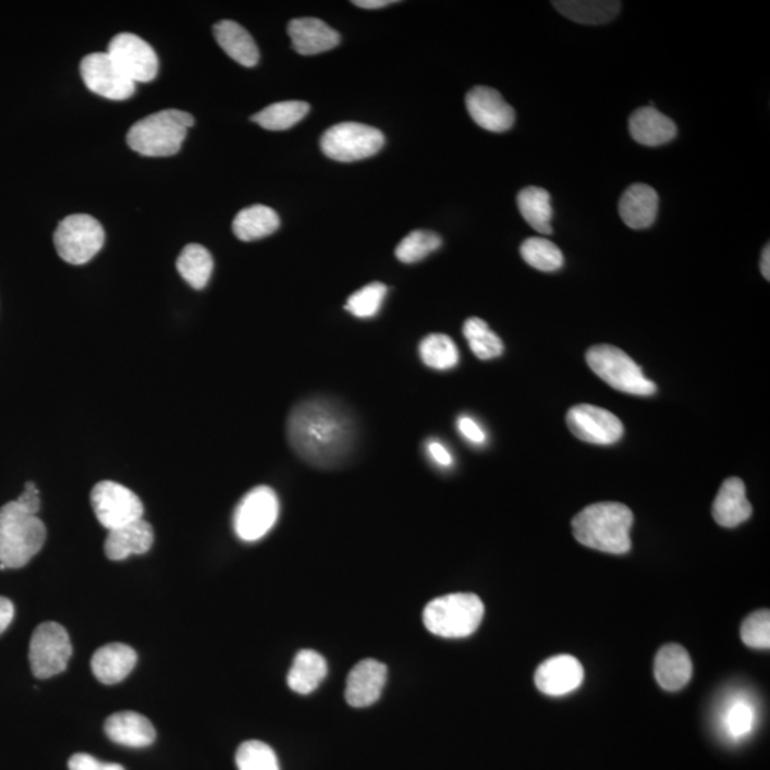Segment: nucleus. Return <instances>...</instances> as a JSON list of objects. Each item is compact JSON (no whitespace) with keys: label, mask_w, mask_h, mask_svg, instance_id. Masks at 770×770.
I'll use <instances>...</instances> for the list:
<instances>
[{"label":"nucleus","mask_w":770,"mask_h":770,"mask_svg":"<svg viewBox=\"0 0 770 770\" xmlns=\"http://www.w3.org/2000/svg\"><path fill=\"white\" fill-rule=\"evenodd\" d=\"M288 436L294 453L318 468H334L352 456L356 426L339 404L326 399L303 401L293 408Z\"/></svg>","instance_id":"1"},{"label":"nucleus","mask_w":770,"mask_h":770,"mask_svg":"<svg viewBox=\"0 0 770 770\" xmlns=\"http://www.w3.org/2000/svg\"><path fill=\"white\" fill-rule=\"evenodd\" d=\"M634 514L620 502H598L580 511L573 520L576 541L592 550L615 553L630 552V531Z\"/></svg>","instance_id":"2"},{"label":"nucleus","mask_w":770,"mask_h":770,"mask_svg":"<svg viewBox=\"0 0 770 770\" xmlns=\"http://www.w3.org/2000/svg\"><path fill=\"white\" fill-rule=\"evenodd\" d=\"M195 124L191 113L166 109L138 120L127 133V145L146 158H169L176 155L188 129Z\"/></svg>","instance_id":"3"},{"label":"nucleus","mask_w":770,"mask_h":770,"mask_svg":"<svg viewBox=\"0 0 770 770\" xmlns=\"http://www.w3.org/2000/svg\"><path fill=\"white\" fill-rule=\"evenodd\" d=\"M45 524L38 515L26 513L16 501L0 509V564L22 569L44 547Z\"/></svg>","instance_id":"4"},{"label":"nucleus","mask_w":770,"mask_h":770,"mask_svg":"<svg viewBox=\"0 0 770 770\" xmlns=\"http://www.w3.org/2000/svg\"><path fill=\"white\" fill-rule=\"evenodd\" d=\"M484 603L474 594H450L432 599L423 613V621L431 634L442 638H465L481 625Z\"/></svg>","instance_id":"5"},{"label":"nucleus","mask_w":770,"mask_h":770,"mask_svg":"<svg viewBox=\"0 0 770 770\" xmlns=\"http://www.w3.org/2000/svg\"><path fill=\"white\" fill-rule=\"evenodd\" d=\"M587 363L612 389L633 395H652L657 386L644 376L643 368L628 354L613 345H595L588 350Z\"/></svg>","instance_id":"6"},{"label":"nucleus","mask_w":770,"mask_h":770,"mask_svg":"<svg viewBox=\"0 0 770 770\" xmlns=\"http://www.w3.org/2000/svg\"><path fill=\"white\" fill-rule=\"evenodd\" d=\"M384 143V135L378 129L363 123L344 122L326 131L320 146L327 158L352 163L372 158Z\"/></svg>","instance_id":"7"},{"label":"nucleus","mask_w":770,"mask_h":770,"mask_svg":"<svg viewBox=\"0 0 770 770\" xmlns=\"http://www.w3.org/2000/svg\"><path fill=\"white\" fill-rule=\"evenodd\" d=\"M60 258L69 265L82 266L90 261L105 244V230L89 215H72L60 221L53 236Z\"/></svg>","instance_id":"8"},{"label":"nucleus","mask_w":770,"mask_h":770,"mask_svg":"<svg viewBox=\"0 0 770 770\" xmlns=\"http://www.w3.org/2000/svg\"><path fill=\"white\" fill-rule=\"evenodd\" d=\"M279 513V498L271 488H253L234 511V533L244 542H256L271 531Z\"/></svg>","instance_id":"9"},{"label":"nucleus","mask_w":770,"mask_h":770,"mask_svg":"<svg viewBox=\"0 0 770 770\" xmlns=\"http://www.w3.org/2000/svg\"><path fill=\"white\" fill-rule=\"evenodd\" d=\"M68 631L57 622H45L35 630L29 647L32 672L38 680H49L66 670L72 657Z\"/></svg>","instance_id":"10"},{"label":"nucleus","mask_w":770,"mask_h":770,"mask_svg":"<svg viewBox=\"0 0 770 770\" xmlns=\"http://www.w3.org/2000/svg\"><path fill=\"white\" fill-rule=\"evenodd\" d=\"M96 518L108 531L142 520L145 514L140 498L122 484L101 481L90 494Z\"/></svg>","instance_id":"11"},{"label":"nucleus","mask_w":770,"mask_h":770,"mask_svg":"<svg viewBox=\"0 0 770 770\" xmlns=\"http://www.w3.org/2000/svg\"><path fill=\"white\" fill-rule=\"evenodd\" d=\"M81 75L87 89L109 100H126L136 91V83L129 80L108 52L87 54L81 63Z\"/></svg>","instance_id":"12"},{"label":"nucleus","mask_w":770,"mask_h":770,"mask_svg":"<svg viewBox=\"0 0 770 770\" xmlns=\"http://www.w3.org/2000/svg\"><path fill=\"white\" fill-rule=\"evenodd\" d=\"M108 54L120 71L135 83H149L159 72V59L146 40L133 34H120L110 40Z\"/></svg>","instance_id":"13"},{"label":"nucleus","mask_w":770,"mask_h":770,"mask_svg":"<svg viewBox=\"0 0 770 770\" xmlns=\"http://www.w3.org/2000/svg\"><path fill=\"white\" fill-rule=\"evenodd\" d=\"M570 431L589 444L611 445L624 436V424L608 410L579 404L566 414Z\"/></svg>","instance_id":"14"},{"label":"nucleus","mask_w":770,"mask_h":770,"mask_svg":"<svg viewBox=\"0 0 770 770\" xmlns=\"http://www.w3.org/2000/svg\"><path fill=\"white\" fill-rule=\"evenodd\" d=\"M465 105L474 122L488 132L504 133L514 126L513 106L506 103L500 91L492 87H473L465 98Z\"/></svg>","instance_id":"15"},{"label":"nucleus","mask_w":770,"mask_h":770,"mask_svg":"<svg viewBox=\"0 0 770 770\" xmlns=\"http://www.w3.org/2000/svg\"><path fill=\"white\" fill-rule=\"evenodd\" d=\"M584 681V668L571 655L547 659L535 672V685L542 694L564 696L578 689Z\"/></svg>","instance_id":"16"},{"label":"nucleus","mask_w":770,"mask_h":770,"mask_svg":"<svg viewBox=\"0 0 770 770\" xmlns=\"http://www.w3.org/2000/svg\"><path fill=\"white\" fill-rule=\"evenodd\" d=\"M387 667L376 659H364L353 668L345 685V699L354 708L376 704L384 689Z\"/></svg>","instance_id":"17"},{"label":"nucleus","mask_w":770,"mask_h":770,"mask_svg":"<svg viewBox=\"0 0 770 770\" xmlns=\"http://www.w3.org/2000/svg\"><path fill=\"white\" fill-rule=\"evenodd\" d=\"M294 50L303 57L329 52L340 45V34L317 17H298L289 23Z\"/></svg>","instance_id":"18"},{"label":"nucleus","mask_w":770,"mask_h":770,"mask_svg":"<svg viewBox=\"0 0 770 770\" xmlns=\"http://www.w3.org/2000/svg\"><path fill=\"white\" fill-rule=\"evenodd\" d=\"M154 542V528L142 518L109 531L105 542V552L109 560L123 561L131 555L146 553Z\"/></svg>","instance_id":"19"},{"label":"nucleus","mask_w":770,"mask_h":770,"mask_svg":"<svg viewBox=\"0 0 770 770\" xmlns=\"http://www.w3.org/2000/svg\"><path fill=\"white\" fill-rule=\"evenodd\" d=\"M105 732L114 744L127 748H146L156 740L155 726L149 719L131 711L114 713L106 719Z\"/></svg>","instance_id":"20"},{"label":"nucleus","mask_w":770,"mask_h":770,"mask_svg":"<svg viewBox=\"0 0 770 770\" xmlns=\"http://www.w3.org/2000/svg\"><path fill=\"white\" fill-rule=\"evenodd\" d=\"M658 209V193L648 184H633L620 200L621 219L634 230L651 228L657 220Z\"/></svg>","instance_id":"21"},{"label":"nucleus","mask_w":770,"mask_h":770,"mask_svg":"<svg viewBox=\"0 0 770 770\" xmlns=\"http://www.w3.org/2000/svg\"><path fill=\"white\" fill-rule=\"evenodd\" d=\"M712 514L717 524L725 528H735L750 518L751 505L741 478H728L722 484L714 498Z\"/></svg>","instance_id":"22"},{"label":"nucleus","mask_w":770,"mask_h":770,"mask_svg":"<svg viewBox=\"0 0 770 770\" xmlns=\"http://www.w3.org/2000/svg\"><path fill=\"white\" fill-rule=\"evenodd\" d=\"M137 653L124 644L105 645L91 658V671L105 685L119 684L135 670Z\"/></svg>","instance_id":"23"},{"label":"nucleus","mask_w":770,"mask_h":770,"mask_svg":"<svg viewBox=\"0 0 770 770\" xmlns=\"http://www.w3.org/2000/svg\"><path fill=\"white\" fill-rule=\"evenodd\" d=\"M630 132L636 143L643 146L657 147L667 145L676 137L677 129L673 120L648 106L635 110L630 118Z\"/></svg>","instance_id":"24"},{"label":"nucleus","mask_w":770,"mask_h":770,"mask_svg":"<svg viewBox=\"0 0 770 770\" xmlns=\"http://www.w3.org/2000/svg\"><path fill=\"white\" fill-rule=\"evenodd\" d=\"M692 672V659L681 645H667L655 659V677L662 689L675 692L684 688L690 681Z\"/></svg>","instance_id":"25"},{"label":"nucleus","mask_w":770,"mask_h":770,"mask_svg":"<svg viewBox=\"0 0 770 770\" xmlns=\"http://www.w3.org/2000/svg\"><path fill=\"white\" fill-rule=\"evenodd\" d=\"M216 40L220 48L246 68H255L260 59V52L253 36L242 25L234 21H220L213 27Z\"/></svg>","instance_id":"26"},{"label":"nucleus","mask_w":770,"mask_h":770,"mask_svg":"<svg viewBox=\"0 0 770 770\" xmlns=\"http://www.w3.org/2000/svg\"><path fill=\"white\" fill-rule=\"evenodd\" d=\"M327 672L329 668L320 653L311 649H303L294 658L292 670L288 675V684L290 689L297 694L308 695L326 680Z\"/></svg>","instance_id":"27"},{"label":"nucleus","mask_w":770,"mask_h":770,"mask_svg":"<svg viewBox=\"0 0 770 770\" xmlns=\"http://www.w3.org/2000/svg\"><path fill=\"white\" fill-rule=\"evenodd\" d=\"M280 228V218L270 207L256 205L239 211L233 221V232L242 242L271 236Z\"/></svg>","instance_id":"28"},{"label":"nucleus","mask_w":770,"mask_h":770,"mask_svg":"<svg viewBox=\"0 0 770 770\" xmlns=\"http://www.w3.org/2000/svg\"><path fill=\"white\" fill-rule=\"evenodd\" d=\"M557 11L583 25H603L620 13L621 2L613 0H561L552 2Z\"/></svg>","instance_id":"29"},{"label":"nucleus","mask_w":770,"mask_h":770,"mask_svg":"<svg viewBox=\"0 0 770 770\" xmlns=\"http://www.w3.org/2000/svg\"><path fill=\"white\" fill-rule=\"evenodd\" d=\"M521 216L535 232L551 234L552 206L550 193L542 187L523 188L516 197Z\"/></svg>","instance_id":"30"},{"label":"nucleus","mask_w":770,"mask_h":770,"mask_svg":"<svg viewBox=\"0 0 770 770\" xmlns=\"http://www.w3.org/2000/svg\"><path fill=\"white\" fill-rule=\"evenodd\" d=\"M180 276L195 290H203L213 274V257L200 244H187L176 261Z\"/></svg>","instance_id":"31"},{"label":"nucleus","mask_w":770,"mask_h":770,"mask_svg":"<svg viewBox=\"0 0 770 770\" xmlns=\"http://www.w3.org/2000/svg\"><path fill=\"white\" fill-rule=\"evenodd\" d=\"M308 112H310V105L306 103V101H280V103L267 106V108L256 113L252 120L258 126L266 129V131L283 132L296 126L297 123L307 117Z\"/></svg>","instance_id":"32"},{"label":"nucleus","mask_w":770,"mask_h":770,"mask_svg":"<svg viewBox=\"0 0 770 770\" xmlns=\"http://www.w3.org/2000/svg\"><path fill=\"white\" fill-rule=\"evenodd\" d=\"M463 333L469 349L479 359H492L504 353V344L500 337L490 329L486 321L478 317L465 321Z\"/></svg>","instance_id":"33"},{"label":"nucleus","mask_w":770,"mask_h":770,"mask_svg":"<svg viewBox=\"0 0 770 770\" xmlns=\"http://www.w3.org/2000/svg\"><path fill=\"white\" fill-rule=\"evenodd\" d=\"M419 356L426 366L445 371L459 364L460 353L453 340L444 334H431L419 344Z\"/></svg>","instance_id":"34"},{"label":"nucleus","mask_w":770,"mask_h":770,"mask_svg":"<svg viewBox=\"0 0 770 770\" xmlns=\"http://www.w3.org/2000/svg\"><path fill=\"white\" fill-rule=\"evenodd\" d=\"M521 256L527 265L539 271H546V273L560 270L564 266V255H562L560 247L547 239L525 240L521 244Z\"/></svg>","instance_id":"35"},{"label":"nucleus","mask_w":770,"mask_h":770,"mask_svg":"<svg viewBox=\"0 0 770 770\" xmlns=\"http://www.w3.org/2000/svg\"><path fill=\"white\" fill-rule=\"evenodd\" d=\"M442 239L427 230H415L407 234L395 248V256L401 262H417L441 247Z\"/></svg>","instance_id":"36"},{"label":"nucleus","mask_w":770,"mask_h":770,"mask_svg":"<svg viewBox=\"0 0 770 770\" xmlns=\"http://www.w3.org/2000/svg\"><path fill=\"white\" fill-rule=\"evenodd\" d=\"M236 765L239 770H280L276 751L261 741H247L240 745Z\"/></svg>","instance_id":"37"},{"label":"nucleus","mask_w":770,"mask_h":770,"mask_svg":"<svg viewBox=\"0 0 770 770\" xmlns=\"http://www.w3.org/2000/svg\"><path fill=\"white\" fill-rule=\"evenodd\" d=\"M386 296V285L376 281V283L368 284L350 296L347 304H345V310L358 318L375 317L380 311Z\"/></svg>","instance_id":"38"},{"label":"nucleus","mask_w":770,"mask_h":770,"mask_svg":"<svg viewBox=\"0 0 770 770\" xmlns=\"http://www.w3.org/2000/svg\"><path fill=\"white\" fill-rule=\"evenodd\" d=\"M742 640L749 648L769 649L770 612L768 610L751 613L741 628Z\"/></svg>","instance_id":"39"},{"label":"nucleus","mask_w":770,"mask_h":770,"mask_svg":"<svg viewBox=\"0 0 770 770\" xmlns=\"http://www.w3.org/2000/svg\"><path fill=\"white\" fill-rule=\"evenodd\" d=\"M755 711L749 704L735 702L728 709L725 725L728 732L735 740L748 735L754 730Z\"/></svg>","instance_id":"40"},{"label":"nucleus","mask_w":770,"mask_h":770,"mask_svg":"<svg viewBox=\"0 0 770 770\" xmlns=\"http://www.w3.org/2000/svg\"><path fill=\"white\" fill-rule=\"evenodd\" d=\"M69 770H124L122 765L101 762L89 754H76L69 759Z\"/></svg>","instance_id":"41"},{"label":"nucleus","mask_w":770,"mask_h":770,"mask_svg":"<svg viewBox=\"0 0 770 770\" xmlns=\"http://www.w3.org/2000/svg\"><path fill=\"white\" fill-rule=\"evenodd\" d=\"M456 427H459L460 435L465 438V440L472 442L474 445H484L487 442L486 431L479 426L474 418L468 417V415H461L459 421H456Z\"/></svg>","instance_id":"42"},{"label":"nucleus","mask_w":770,"mask_h":770,"mask_svg":"<svg viewBox=\"0 0 770 770\" xmlns=\"http://www.w3.org/2000/svg\"><path fill=\"white\" fill-rule=\"evenodd\" d=\"M15 501L26 513L38 515L40 510V497L36 484L32 481L26 482L25 491H23L21 497Z\"/></svg>","instance_id":"43"},{"label":"nucleus","mask_w":770,"mask_h":770,"mask_svg":"<svg viewBox=\"0 0 770 770\" xmlns=\"http://www.w3.org/2000/svg\"><path fill=\"white\" fill-rule=\"evenodd\" d=\"M427 453L431 456V460L442 468H450L451 465L454 464V459L450 450L440 441H428Z\"/></svg>","instance_id":"44"},{"label":"nucleus","mask_w":770,"mask_h":770,"mask_svg":"<svg viewBox=\"0 0 770 770\" xmlns=\"http://www.w3.org/2000/svg\"><path fill=\"white\" fill-rule=\"evenodd\" d=\"M13 616H15V607H13L11 599L0 597V634L8 630Z\"/></svg>","instance_id":"45"},{"label":"nucleus","mask_w":770,"mask_h":770,"mask_svg":"<svg viewBox=\"0 0 770 770\" xmlns=\"http://www.w3.org/2000/svg\"><path fill=\"white\" fill-rule=\"evenodd\" d=\"M394 0H354L353 4L363 9H381L394 4Z\"/></svg>","instance_id":"46"},{"label":"nucleus","mask_w":770,"mask_h":770,"mask_svg":"<svg viewBox=\"0 0 770 770\" xmlns=\"http://www.w3.org/2000/svg\"><path fill=\"white\" fill-rule=\"evenodd\" d=\"M769 262H770V247L768 244V246L763 248L762 258H760V271H762V276L767 280L770 279V265H769Z\"/></svg>","instance_id":"47"}]
</instances>
